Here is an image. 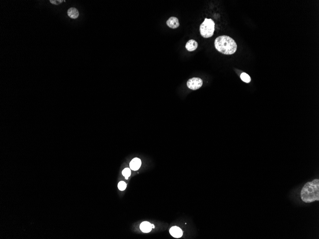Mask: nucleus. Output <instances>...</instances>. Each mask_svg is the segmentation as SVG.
<instances>
[{"label": "nucleus", "mask_w": 319, "mask_h": 239, "mask_svg": "<svg viewBox=\"0 0 319 239\" xmlns=\"http://www.w3.org/2000/svg\"><path fill=\"white\" fill-rule=\"evenodd\" d=\"M302 201L305 203H311L319 201V180L315 179L307 182L300 192Z\"/></svg>", "instance_id": "nucleus-1"}, {"label": "nucleus", "mask_w": 319, "mask_h": 239, "mask_svg": "<svg viewBox=\"0 0 319 239\" xmlns=\"http://www.w3.org/2000/svg\"><path fill=\"white\" fill-rule=\"evenodd\" d=\"M215 47L222 54L230 55L235 53L237 50V45L233 39L227 35L218 36L215 41Z\"/></svg>", "instance_id": "nucleus-2"}, {"label": "nucleus", "mask_w": 319, "mask_h": 239, "mask_svg": "<svg viewBox=\"0 0 319 239\" xmlns=\"http://www.w3.org/2000/svg\"><path fill=\"white\" fill-rule=\"evenodd\" d=\"M215 22L212 19L205 18L200 27L201 36L205 38L212 37L215 31Z\"/></svg>", "instance_id": "nucleus-3"}, {"label": "nucleus", "mask_w": 319, "mask_h": 239, "mask_svg": "<svg viewBox=\"0 0 319 239\" xmlns=\"http://www.w3.org/2000/svg\"><path fill=\"white\" fill-rule=\"evenodd\" d=\"M203 85V80L198 77H193L187 82V86L189 89L195 90L198 89Z\"/></svg>", "instance_id": "nucleus-4"}, {"label": "nucleus", "mask_w": 319, "mask_h": 239, "mask_svg": "<svg viewBox=\"0 0 319 239\" xmlns=\"http://www.w3.org/2000/svg\"><path fill=\"white\" fill-rule=\"evenodd\" d=\"M167 25L169 27L172 29H176L180 25L179 20L177 18L175 17H171L166 22Z\"/></svg>", "instance_id": "nucleus-5"}, {"label": "nucleus", "mask_w": 319, "mask_h": 239, "mask_svg": "<svg viewBox=\"0 0 319 239\" xmlns=\"http://www.w3.org/2000/svg\"><path fill=\"white\" fill-rule=\"evenodd\" d=\"M170 233L172 237L179 238L183 235V231L180 228L176 226L172 227L170 230Z\"/></svg>", "instance_id": "nucleus-6"}, {"label": "nucleus", "mask_w": 319, "mask_h": 239, "mask_svg": "<svg viewBox=\"0 0 319 239\" xmlns=\"http://www.w3.org/2000/svg\"><path fill=\"white\" fill-rule=\"evenodd\" d=\"M141 164H142V162L140 159L137 158H134L129 163V167L131 168V169L136 171V170H138L140 169Z\"/></svg>", "instance_id": "nucleus-7"}, {"label": "nucleus", "mask_w": 319, "mask_h": 239, "mask_svg": "<svg viewBox=\"0 0 319 239\" xmlns=\"http://www.w3.org/2000/svg\"><path fill=\"white\" fill-rule=\"evenodd\" d=\"M198 42L195 41L194 40L191 39L189 40L187 42L186 45H185V48L188 51L192 52L198 48Z\"/></svg>", "instance_id": "nucleus-8"}, {"label": "nucleus", "mask_w": 319, "mask_h": 239, "mask_svg": "<svg viewBox=\"0 0 319 239\" xmlns=\"http://www.w3.org/2000/svg\"><path fill=\"white\" fill-rule=\"evenodd\" d=\"M153 225L149 222H144L140 224V229L145 233H149L152 229Z\"/></svg>", "instance_id": "nucleus-9"}, {"label": "nucleus", "mask_w": 319, "mask_h": 239, "mask_svg": "<svg viewBox=\"0 0 319 239\" xmlns=\"http://www.w3.org/2000/svg\"><path fill=\"white\" fill-rule=\"evenodd\" d=\"M68 16L72 19H76L79 16L78 11L76 8L72 7L69 8L67 11Z\"/></svg>", "instance_id": "nucleus-10"}, {"label": "nucleus", "mask_w": 319, "mask_h": 239, "mask_svg": "<svg viewBox=\"0 0 319 239\" xmlns=\"http://www.w3.org/2000/svg\"><path fill=\"white\" fill-rule=\"evenodd\" d=\"M240 78L243 81L247 83H249L251 81L250 76L246 73H242L240 75Z\"/></svg>", "instance_id": "nucleus-11"}, {"label": "nucleus", "mask_w": 319, "mask_h": 239, "mask_svg": "<svg viewBox=\"0 0 319 239\" xmlns=\"http://www.w3.org/2000/svg\"><path fill=\"white\" fill-rule=\"evenodd\" d=\"M122 174L123 175V176L125 177V179L126 180H127L128 179L129 177L131 176V170L129 168H126V169H124L123 171L122 172Z\"/></svg>", "instance_id": "nucleus-12"}, {"label": "nucleus", "mask_w": 319, "mask_h": 239, "mask_svg": "<svg viewBox=\"0 0 319 239\" xmlns=\"http://www.w3.org/2000/svg\"><path fill=\"white\" fill-rule=\"evenodd\" d=\"M118 188L120 191H123L126 189V187H127V184L124 181H121L118 183Z\"/></svg>", "instance_id": "nucleus-13"}, {"label": "nucleus", "mask_w": 319, "mask_h": 239, "mask_svg": "<svg viewBox=\"0 0 319 239\" xmlns=\"http://www.w3.org/2000/svg\"><path fill=\"white\" fill-rule=\"evenodd\" d=\"M51 3L55 5H58L63 2V0H50Z\"/></svg>", "instance_id": "nucleus-14"}]
</instances>
